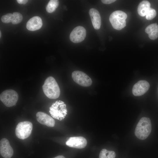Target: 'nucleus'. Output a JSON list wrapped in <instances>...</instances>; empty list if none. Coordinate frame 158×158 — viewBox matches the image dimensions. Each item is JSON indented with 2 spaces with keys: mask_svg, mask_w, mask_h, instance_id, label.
I'll list each match as a JSON object with an SVG mask.
<instances>
[{
  "mask_svg": "<svg viewBox=\"0 0 158 158\" xmlns=\"http://www.w3.org/2000/svg\"><path fill=\"white\" fill-rule=\"evenodd\" d=\"M43 91L45 95L50 99H56L60 96V90L55 79L49 76L45 80L42 86Z\"/></svg>",
  "mask_w": 158,
  "mask_h": 158,
  "instance_id": "nucleus-1",
  "label": "nucleus"
},
{
  "mask_svg": "<svg viewBox=\"0 0 158 158\" xmlns=\"http://www.w3.org/2000/svg\"><path fill=\"white\" fill-rule=\"evenodd\" d=\"M152 130V125L150 119L143 117L137 124L135 131V136L139 139L144 140L150 134Z\"/></svg>",
  "mask_w": 158,
  "mask_h": 158,
  "instance_id": "nucleus-2",
  "label": "nucleus"
},
{
  "mask_svg": "<svg viewBox=\"0 0 158 158\" xmlns=\"http://www.w3.org/2000/svg\"><path fill=\"white\" fill-rule=\"evenodd\" d=\"M127 17V14L124 12L119 10L116 11L111 14L109 20L114 29L120 30L126 26V20Z\"/></svg>",
  "mask_w": 158,
  "mask_h": 158,
  "instance_id": "nucleus-3",
  "label": "nucleus"
},
{
  "mask_svg": "<svg viewBox=\"0 0 158 158\" xmlns=\"http://www.w3.org/2000/svg\"><path fill=\"white\" fill-rule=\"evenodd\" d=\"M66 105L61 100H57L54 103L49 107V112L54 118L61 121L67 114Z\"/></svg>",
  "mask_w": 158,
  "mask_h": 158,
  "instance_id": "nucleus-4",
  "label": "nucleus"
},
{
  "mask_svg": "<svg viewBox=\"0 0 158 158\" xmlns=\"http://www.w3.org/2000/svg\"><path fill=\"white\" fill-rule=\"evenodd\" d=\"M32 123L29 121L19 123L15 129V134L19 138L24 140L28 137L31 134L32 129Z\"/></svg>",
  "mask_w": 158,
  "mask_h": 158,
  "instance_id": "nucleus-5",
  "label": "nucleus"
},
{
  "mask_svg": "<svg viewBox=\"0 0 158 158\" xmlns=\"http://www.w3.org/2000/svg\"><path fill=\"white\" fill-rule=\"evenodd\" d=\"M18 98V93L14 90L9 89L3 91L0 94V100L7 107L16 105Z\"/></svg>",
  "mask_w": 158,
  "mask_h": 158,
  "instance_id": "nucleus-6",
  "label": "nucleus"
},
{
  "mask_svg": "<svg viewBox=\"0 0 158 158\" xmlns=\"http://www.w3.org/2000/svg\"><path fill=\"white\" fill-rule=\"evenodd\" d=\"M72 77L74 82L82 86H89L92 83L91 78L82 71H74L72 73Z\"/></svg>",
  "mask_w": 158,
  "mask_h": 158,
  "instance_id": "nucleus-7",
  "label": "nucleus"
},
{
  "mask_svg": "<svg viewBox=\"0 0 158 158\" xmlns=\"http://www.w3.org/2000/svg\"><path fill=\"white\" fill-rule=\"evenodd\" d=\"M86 36L85 29L81 26H78L74 28L70 35V39L74 43L82 42L85 39Z\"/></svg>",
  "mask_w": 158,
  "mask_h": 158,
  "instance_id": "nucleus-8",
  "label": "nucleus"
},
{
  "mask_svg": "<svg viewBox=\"0 0 158 158\" xmlns=\"http://www.w3.org/2000/svg\"><path fill=\"white\" fill-rule=\"evenodd\" d=\"M150 87L149 83L145 80H140L138 81L133 85L132 92L136 96H139L145 93Z\"/></svg>",
  "mask_w": 158,
  "mask_h": 158,
  "instance_id": "nucleus-9",
  "label": "nucleus"
},
{
  "mask_svg": "<svg viewBox=\"0 0 158 158\" xmlns=\"http://www.w3.org/2000/svg\"><path fill=\"white\" fill-rule=\"evenodd\" d=\"M87 140L82 136H76L70 137L66 142V145L72 147L82 149L86 147Z\"/></svg>",
  "mask_w": 158,
  "mask_h": 158,
  "instance_id": "nucleus-10",
  "label": "nucleus"
},
{
  "mask_svg": "<svg viewBox=\"0 0 158 158\" xmlns=\"http://www.w3.org/2000/svg\"><path fill=\"white\" fill-rule=\"evenodd\" d=\"M0 152L1 155L4 158H11L13 155V149L6 138H2L0 140Z\"/></svg>",
  "mask_w": 158,
  "mask_h": 158,
  "instance_id": "nucleus-11",
  "label": "nucleus"
},
{
  "mask_svg": "<svg viewBox=\"0 0 158 158\" xmlns=\"http://www.w3.org/2000/svg\"><path fill=\"white\" fill-rule=\"evenodd\" d=\"M36 116L37 121L40 124L49 127L54 126V120L47 114L39 111L37 113Z\"/></svg>",
  "mask_w": 158,
  "mask_h": 158,
  "instance_id": "nucleus-12",
  "label": "nucleus"
},
{
  "mask_svg": "<svg viewBox=\"0 0 158 158\" xmlns=\"http://www.w3.org/2000/svg\"><path fill=\"white\" fill-rule=\"evenodd\" d=\"M42 25L41 18L38 16H35L29 20L27 23L26 27L28 30L34 31L40 29Z\"/></svg>",
  "mask_w": 158,
  "mask_h": 158,
  "instance_id": "nucleus-13",
  "label": "nucleus"
},
{
  "mask_svg": "<svg viewBox=\"0 0 158 158\" xmlns=\"http://www.w3.org/2000/svg\"><path fill=\"white\" fill-rule=\"evenodd\" d=\"M89 14L94 28L96 30L100 29L101 20L99 12L96 9L92 8L90 10Z\"/></svg>",
  "mask_w": 158,
  "mask_h": 158,
  "instance_id": "nucleus-14",
  "label": "nucleus"
},
{
  "mask_svg": "<svg viewBox=\"0 0 158 158\" xmlns=\"http://www.w3.org/2000/svg\"><path fill=\"white\" fill-rule=\"evenodd\" d=\"M145 32L148 35L149 38L154 40L158 37V25L154 23L148 25L145 29Z\"/></svg>",
  "mask_w": 158,
  "mask_h": 158,
  "instance_id": "nucleus-15",
  "label": "nucleus"
},
{
  "mask_svg": "<svg viewBox=\"0 0 158 158\" xmlns=\"http://www.w3.org/2000/svg\"><path fill=\"white\" fill-rule=\"evenodd\" d=\"M150 4L146 0L142 1L139 4L138 8V12L140 16H144L146 15L150 8Z\"/></svg>",
  "mask_w": 158,
  "mask_h": 158,
  "instance_id": "nucleus-16",
  "label": "nucleus"
},
{
  "mask_svg": "<svg viewBox=\"0 0 158 158\" xmlns=\"http://www.w3.org/2000/svg\"><path fill=\"white\" fill-rule=\"evenodd\" d=\"M59 5V1L57 0H51L48 3L46 7L47 11L49 13L54 12Z\"/></svg>",
  "mask_w": 158,
  "mask_h": 158,
  "instance_id": "nucleus-17",
  "label": "nucleus"
},
{
  "mask_svg": "<svg viewBox=\"0 0 158 158\" xmlns=\"http://www.w3.org/2000/svg\"><path fill=\"white\" fill-rule=\"evenodd\" d=\"M13 15V18L11 22L13 24H17L21 22L23 17L21 13L18 12H14Z\"/></svg>",
  "mask_w": 158,
  "mask_h": 158,
  "instance_id": "nucleus-18",
  "label": "nucleus"
},
{
  "mask_svg": "<svg viewBox=\"0 0 158 158\" xmlns=\"http://www.w3.org/2000/svg\"><path fill=\"white\" fill-rule=\"evenodd\" d=\"M13 18V14L8 13L3 16L1 18V20L3 23H7L12 22Z\"/></svg>",
  "mask_w": 158,
  "mask_h": 158,
  "instance_id": "nucleus-19",
  "label": "nucleus"
},
{
  "mask_svg": "<svg viewBox=\"0 0 158 158\" xmlns=\"http://www.w3.org/2000/svg\"><path fill=\"white\" fill-rule=\"evenodd\" d=\"M156 14L155 10L150 8L146 15V18L147 20H151L156 16Z\"/></svg>",
  "mask_w": 158,
  "mask_h": 158,
  "instance_id": "nucleus-20",
  "label": "nucleus"
},
{
  "mask_svg": "<svg viewBox=\"0 0 158 158\" xmlns=\"http://www.w3.org/2000/svg\"><path fill=\"white\" fill-rule=\"evenodd\" d=\"M116 155V153L114 151L108 150L106 158H115Z\"/></svg>",
  "mask_w": 158,
  "mask_h": 158,
  "instance_id": "nucleus-21",
  "label": "nucleus"
},
{
  "mask_svg": "<svg viewBox=\"0 0 158 158\" xmlns=\"http://www.w3.org/2000/svg\"><path fill=\"white\" fill-rule=\"evenodd\" d=\"M108 150L105 149H102L100 153L99 158H106V154Z\"/></svg>",
  "mask_w": 158,
  "mask_h": 158,
  "instance_id": "nucleus-22",
  "label": "nucleus"
},
{
  "mask_svg": "<svg viewBox=\"0 0 158 158\" xmlns=\"http://www.w3.org/2000/svg\"><path fill=\"white\" fill-rule=\"evenodd\" d=\"M115 0H101L103 4H109L113 3L115 2Z\"/></svg>",
  "mask_w": 158,
  "mask_h": 158,
  "instance_id": "nucleus-23",
  "label": "nucleus"
},
{
  "mask_svg": "<svg viewBox=\"0 0 158 158\" xmlns=\"http://www.w3.org/2000/svg\"><path fill=\"white\" fill-rule=\"evenodd\" d=\"M28 0H17V1L18 3L20 4H25L28 2Z\"/></svg>",
  "mask_w": 158,
  "mask_h": 158,
  "instance_id": "nucleus-24",
  "label": "nucleus"
},
{
  "mask_svg": "<svg viewBox=\"0 0 158 158\" xmlns=\"http://www.w3.org/2000/svg\"><path fill=\"white\" fill-rule=\"evenodd\" d=\"M53 158H65V157L62 155H59Z\"/></svg>",
  "mask_w": 158,
  "mask_h": 158,
  "instance_id": "nucleus-25",
  "label": "nucleus"
},
{
  "mask_svg": "<svg viewBox=\"0 0 158 158\" xmlns=\"http://www.w3.org/2000/svg\"><path fill=\"white\" fill-rule=\"evenodd\" d=\"M1 31H0V38H1Z\"/></svg>",
  "mask_w": 158,
  "mask_h": 158,
  "instance_id": "nucleus-26",
  "label": "nucleus"
},
{
  "mask_svg": "<svg viewBox=\"0 0 158 158\" xmlns=\"http://www.w3.org/2000/svg\"></svg>",
  "mask_w": 158,
  "mask_h": 158,
  "instance_id": "nucleus-27",
  "label": "nucleus"
}]
</instances>
